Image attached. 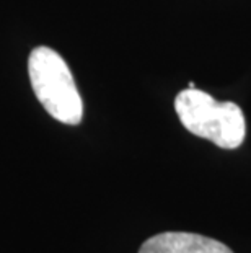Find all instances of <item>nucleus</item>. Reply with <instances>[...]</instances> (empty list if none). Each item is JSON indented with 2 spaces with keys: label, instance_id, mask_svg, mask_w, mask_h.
Here are the masks:
<instances>
[{
  "label": "nucleus",
  "instance_id": "f257e3e1",
  "mask_svg": "<svg viewBox=\"0 0 251 253\" xmlns=\"http://www.w3.org/2000/svg\"><path fill=\"white\" fill-rule=\"evenodd\" d=\"M175 110L191 134L207 139L217 147L237 149L245 141V115L233 101H217L206 91L188 87L176 95Z\"/></svg>",
  "mask_w": 251,
  "mask_h": 253
},
{
  "label": "nucleus",
  "instance_id": "f03ea898",
  "mask_svg": "<svg viewBox=\"0 0 251 253\" xmlns=\"http://www.w3.org/2000/svg\"><path fill=\"white\" fill-rule=\"evenodd\" d=\"M30 80L36 98L54 120L69 126L82 123L83 103L67 62L54 49L39 46L28 61Z\"/></svg>",
  "mask_w": 251,
  "mask_h": 253
},
{
  "label": "nucleus",
  "instance_id": "7ed1b4c3",
  "mask_svg": "<svg viewBox=\"0 0 251 253\" xmlns=\"http://www.w3.org/2000/svg\"><path fill=\"white\" fill-rule=\"evenodd\" d=\"M139 253H233L225 244L191 232H162L147 239Z\"/></svg>",
  "mask_w": 251,
  "mask_h": 253
}]
</instances>
